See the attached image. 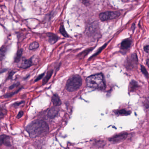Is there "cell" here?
<instances>
[{"label":"cell","instance_id":"cell-24","mask_svg":"<svg viewBox=\"0 0 149 149\" xmlns=\"http://www.w3.org/2000/svg\"><path fill=\"white\" fill-rule=\"evenodd\" d=\"M24 114V112H23L22 111H21L19 112V113H18V115H17V118H18V119H19V118L22 117V116H23Z\"/></svg>","mask_w":149,"mask_h":149},{"label":"cell","instance_id":"cell-11","mask_svg":"<svg viewBox=\"0 0 149 149\" xmlns=\"http://www.w3.org/2000/svg\"><path fill=\"white\" fill-rule=\"evenodd\" d=\"M53 72V70H52L49 71L48 72V73H47V75H46V76L45 77L44 79L43 80V85H45V84H46V83L48 82V81L50 79L51 77L52 76Z\"/></svg>","mask_w":149,"mask_h":149},{"label":"cell","instance_id":"cell-10","mask_svg":"<svg viewBox=\"0 0 149 149\" xmlns=\"http://www.w3.org/2000/svg\"><path fill=\"white\" fill-rule=\"evenodd\" d=\"M32 63L31 60H24L22 63L21 68L22 69H27L32 65Z\"/></svg>","mask_w":149,"mask_h":149},{"label":"cell","instance_id":"cell-16","mask_svg":"<svg viewBox=\"0 0 149 149\" xmlns=\"http://www.w3.org/2000/svg\"><path fill=\"white\" fill-rule=\"evenodd\" d=\"M94 48H93V49L91 48V49H88L84 51L83 52L80 53L79 55V57H84L85 56H86V55H87L89 52H90Z\"/></svg>","mask_w":149,"mask_h":149},{"label":"cell","instance_id":"cell-22","mask_svg":"<svg viewBox=\"0 0 149 149\" xmlns=\"http://www.w3.org/2000/svg\"><path fill=\"white\" fill-rule=\"evenodd\" d=\"M131 83H132V84H131V86H132V88H133V89H134V88H136V86H137V85H137L136 81H132Z\"/></svg>","mask_w":149,"mask_h":149},{"label":"cell","instance_id":"cell-19","mask_svg":"<svg viewBox=\"0 0 149 149\" xmlns=\"http://www.w3.org/2000/svg\"><path fill=\"white\" fill-rule=\"evenodd\" d=\"M141 70L142 72L144 74V75L146 76L147 78H149V74L148 73V71H147V70H146L145 67H144L143 65H141Z\"/></svg>","mask_w":149,"mask_h":149},{"label":"cell","instance_id":"cell-3","mask_svg":"<svg viewBox=\"0 0 149 149\" xmlns=\"http://www.w3.org/2000/svg\"><path fill=\"white\" fill-rule=\"evenodd\" d=\"M82 85V79L78 74L72 75L69 78L66 84V88L69 92H73L78 90Z\"/></svg>","mask_w":149,"mask_h":149},{"label":"cell","instance_id":"cell-20","mask_svg":"<svg viewBox=\"0 0 149 149\" xmlns=\"http://www.w3.org/2000/svg\"><path fill=\"white\" fill-rule=\"evenodd\" d=\"M145 105L147 108L149 107V96H148L145 100Z\"/></svg>","mask_w":149,"mask_h":149},{"label":"cell","instance_id":"cell-7","mask_svg":"<svg viewBox=\"0 0 149 149\" xmlns=\"http://www.w3.org/2000/svg\"><path fill=\"white\" fill-rule=\"evenodd\" d=\"M52 102L55 107L60 106L62 104L60 98L58 95L54 94L52 98Z\"/></svg>","mask_w":149,"mask_h":149},{"label":"cell","instance_id":"cell-18","mask_svg":"<svg viewBox=\"0 0 149 149\" xmlns=\"http://www.w3.org/2000/svg\"><path fill=\"white\" fill-rule=\"evenodd\" d=\"M59 30H60V33H61V34H62L63 36L65 37H69V35L67 34L66 31H65L63 26H61V27H60Z\"/></svg>","mask_w":149,"mask_h":149},{"label":"cell","instance_id":"cell-26","mask_svg":"<svg viewBox=\"0 0 149 149\" xmlns=\"http://www.w3.org/2000/svg\"><path fill=\"white\" fill-rule=\"evenodd\" d=\"M23 101L20 102H16L15 103L13 104V105L15 106V107H17V106H19L20 104H22V103H23Z\"/></svg>","mask_w":149,"mask_h":149},{"label":"cell","instance_id":"cell-23","mask_svg":"<svg viewBox=\"0 0 149 149\" xmlns=\"http://www.w3.org/2000/svg\"><path fill=\"white\" fill-rule=\"evenodd\" d=\"M45 73H43V74H40V75H38L36 79L35 80V81H38L40 80V79L42 78V77H43Z\"/></svg>","mask_w":149,"mask_h":149},{"label":"cell","instance_id":"cell-14","mask_svg":"<svg viewBox=\"0 0 149 149\" xmlns=\"http://www.w3.org/2000/svg\"><path fill=\"white\" fill-rule=\"evenodd\" d=\"M6 49L5 47H3L0 49V61H2L3 59L5 53H6Z\"/></svg>","mask_w":149,"mask_h":149},{"label":"cell","instance_id":"cell-1","mask_svg":"<svg viewBox=\"0 0 149 149\" xmlns=\"http://www.w3.org/2000/svg\"><path fill=\"white\" fill-rule=\"evenodd\" d=\"M26 130L32 137L43 136L48 134L49 128L45 122L36 120L31 123L27 127Z\"/></svg>","mask_w":149,"mask_h":149},{"label":"cell","instance_id":"cell-17","mask_svg":"<svg viewBox=\"0 0 149 149\" xmlns=\"http://www.w3.org/2000/svg\"><path fill=\"white\" fill-rule=\"evenodd\" d=\"M107 44H105L104 45H103V46H102L101 48H100V49H99V50H98V51L97 52H96V53H95V54H94L93 55V56H92L90 57V58H89V59H91V58H93L94 57L96 56H97V55H99V54H100V53L102 51V50L104 49H105V47L107 46Z\"/></svg>","mask_w":149,"mask_h":149},{"label":"cell","instance_id":"cell-25","mask_svg":"<svg viewBox=\"0 0 149 149\" xmlns=\"http://www.w3.org/2000/svg\"><path fill=\"white\" fill-rule=\"evenodd\" d=\"M144 50L145 51V52H146L147 53H149V45H146V46H144Z\"/></svg>","mask_w":149,"mask_h":149},{"label":"cell","instance_id":"cell-5","mask_svg":"<svg viewBox=\"0 0 149 149\" xmlns=\"http://www.w3.org/2000/svg\"><path fill=\"white\" fill-rule=\"evenodd\" d=\"M128 134L126 133L120 134L118 135L115 136L113 137H112L109 139V141L112 142L118 143L122 141L125 140Z\"/></svg>","mask_w":149,"mask_h":149},{"label":"cell","instance_id":"cell-8","mask_svg":"<svg viewBox=\"0 0 149 149\" xmlns=\"http://www.w3.org/2000/svg\"><path fill=\"white\" fill-rule=\"evenodd\" d=\"M49 37V42L51 44H54L57 42L58 38L57 36L53 33H49L48 34Z\"/></svg>","mask_w":149,"mask_h":149},{"label":"cell","instance_id":"cell-13","mask_svg":"<svg viewBox=\"0 0 149 149\" xmlns=\"http://www.w3.org/2000/svg\"><path fill=\"white\" fill-rule=\"evenodd\" d=\"M22 50L20 49L17 52V53L16 56L15 57V62H18L20 61L21 59V57H22Z\"/></svg>","mask_w":149,"mask_h":149},{"label":"cell","instance_id":"cell-2","mask_svg":"<svg viewBox=\"0 0 149 149\" xmlns=\"http://www.w3.org/2000/svg\"><path fill=\"white\" fill-rule=\"evenodd\" d=\"M87 86L91 88L102 89L105 88L104 78L102 74L90 75L86 79Z\"/></svg>","mask_w":149,"mask_h":149},{"label":"cell","instance_id":"cell-15","mask_svg":"<svg viewBox=\"0 0 149 149\" xmlns=\"http://www.w3.org/2000/svg\"><path fill=\"white\" fill-rule=\"evenodd\" d=\"M39 47V44L37 42H33L29 45L30 50H34L38 49Z\"/></svg>","mask_w":149,"mask_h":149},{"label":"cell","instance_id":"cell-6","mask_svg":"<svg viewBox=\"0 0 149 149\" xmlns=\"http://www.w3.org/2000/svg\"><path fill=\"white\" fill-rule=\"evenodd\" d=\"M58 112H59L58 109L56 108V107L52 108L49 110V112H48V117L51 118V119H53L57 116Z\"/></svg>","mask_w":149,"mask_h":149},{"label":"cell","instance_id":"cell-9","mask_svg":"<svg viewBox=\"0 0 149 149\" xmlns=\"http://www.w3.org/2000/svg\"><path fill=\"white\" fill-rule=\"evenodd\" d=\"M131 42H132L130 39H126L123 41L121 45L122 49H129L131 45Z\"/></svg>","mask_w":149,"mask_h":149},{"label":"cell","instance_id":"cell-12","mask_svg":"<svg viewBox=\"0 0 149 149\" xmlns=\"http://www.w3.org/2000/svg\"><path fill=\"white\" fill-rule=\"evenodd\" d=\"M117 113L120 115H129L131 113V111H127L126 109H123L117 111Z\"/></svg>","mask_w":149,"mask_h":149},{"label":"cell","instance_id":"cell-4","mask_svg":"<svg viewBox=\"0 0 149 149\" xmlns=\"http://www.w3.org/2000/svg\"><path fill=\"white\" fill-rule=\"evenodd\" d=\"M120 15V13L117 11H106L101 13L99 15V17L101 21H108L116 18Z\"/></svg>","mask_w":149,"mask_h":149},{"label":"cell","instance_id":"cell-27","mask_svg":"<svg viewBox=\"0 0 149 149\" xmlns=\"http://www.w3.org/2000/svg\"><path fill=\"white\" fill-rule=\"evenodd\" d=\"M17 86H18V84H17V83H16V84H14V85H12V86H10V89H13V88H15Z\"/></svg>","mask_w":149,"mask_h":149},{"label":"cell","instance_id":"cell-21","mask_svg":"<svg viewBox=\"0 0 149 149\" xmlns=\"http://www.w3.org/2000/svg\"><path fill=\"white\" fill-rule=\"evenodd\" d=\"M6 113V111L5 109L0 107V116H3Z\"/></svg>","mask_w":149,"mask_h":149}]
</instances>
